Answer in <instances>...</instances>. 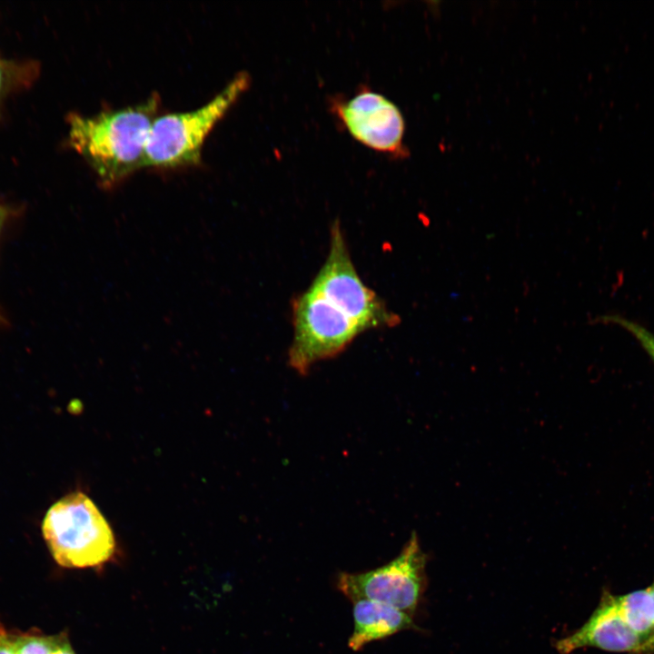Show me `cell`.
I'll list each match as a JSON object with an SVG mask.
<instances>
[{"label":"cell","mask_w":654,"mask_h":654,"mask_svg":"<svg viewBox=\"0 0 654 654\" xmlns=\"http://www.w3.org/2000/svg\"><path fill=\"white\" fill-rule=\"evenodd\" d=\"M250 83L248 73H238L202 106L157 115L148 135L144 167L173 170L199 164L207 136Z\"/></svg>","instance_id":"cell-2"},{"label":"cell","mask_w":654,"mask_h":654,"mask_svg":"<svg viewBox=\"0 0 654 654\" xmlns=\"http://www.w3.org/2000/svg\"><path fill=\"white\" fill-rule=\"evenodd\" d=\"M309 289L338 307L363 331L400 322V317L362 281L338 222L332 227L327 258Z\"/></svg>","instance_id":"cell-5"},{"label":"cell","mask_w":654,"mask_h":654,"mask_svg":"<svg viewBox=\"0 0 654 654\" xmlns=\"http://www.w3.org/2000/svg\"><path fill=\"white\" fill-rule=\"evenodd\" d=\"M52 654H75L74 651L67 635L63 639L58 647L54 650Z\"/></svg>","instance_id":"cell-13"},{"label":"cell","mask_w":654,"mask_h":654,"mask_svg":"<svg viewBox=\"0 0 654 654\" xmlns=\"http://www.w3.org/2000/svg\"><path fill=\"white\" fill-rule=\"evenodd\" d=\"M560 654H570L582 648H597L611 652H647L642 639L621 615L616 595L605 593L589 619L576 631L554 644Z\"/></svg>","instance_id":"cell-8"},{"label":"cell","mask_w":654,"mask_h":654,"mask_svg":"<svg viewBox=\"0 0 654 654\" xmlns=\"http://www.w3.org/2000/svg\"><path fill=\"white\" fill-rule=\"evenodd\" d=\"M0 654H15L10 633L0 624Z\"/></svg>","instance_id":"cell-12"},{"label":"cell","mask_w":654,"mask_h":654,"mask_svg":"<svg viewBox=\"0 0 654 654\" xmlns=\"http://www.w3.org/2000/svg\"><path fill=\"white\" fill-rule=\"evenodd\" d=\"M331 108L363 145L395 157L406 156L405 122L398 106L387 97L362 89L349 99L334 100Z\"/></svg>","instance_id":"cell-7"},{"label":"cell","mask_w":654,"mask_h":654,"mask_svg":"<svg viewBox=\"0 0 654 654\" xmlns=\"http://www.w3.org/2000/svg\"><path fill=\"white\" fill-rule=\"evenodd\" d=\"M425 564L426 556L413 533L392 560L364 572H342L336 587L352 602L374 600L411 616L425 589Z\"/></svg>","instance_id":"cell-6"},{"label":"cell","mask_w":654,"mask_h":654,"mask_svg":"<svg viewBox=\"0 0 654 654\" xmlns=\"http://www.w3.org/2000/svg\"><path fill=\"white\" fill-rule=\"evenodd\" d=\"M0 320H1V317H0Z\"/></svg>","instance_id":"cell-16"},{"label":"cell","mask_w":654,"mask_h":654,"mask_svg":"<svg viewBox=\"0 0 654 654\" xmlns=\"http://www.w3.org/2000/svg\"><path fill=\"white\" fill-rule=\"evenodd\" d=\"M594 322L618 325L626 330L639 342L654 363V333L643 325L619 314L600 315L595 318Z\"/></svg>","instance_id":"cell-11"},{"label":"cell","mask_w":654,"mask_h":654,"mask_svg":"<svg viewBox=\"0 0 654 654\" xmlns=\"http://www.w3.org/2000/svg\"><path fill=\"white\" fill-rule=\"evenodd\" d=\"M66 633L44 635L36 632L10 634L15 654H52Z\"/></svg>","instance_id":"cell-10"},{"label":"cell","mask_w":654,"mask_h":654,"mask_svg":"<svg viewBox=\"0 0 654 654\" xmlns=\"http://www.w3.org/2000/svg\"><path fill=\"white\" fill-rule=\"evenodd\" d=\"M160 104L158 94L142 103L69 117L71 146L87 162L104 190L119 186L144 167L145 148Z\"/></svg>","instance_id":"cell-1"},{"label":"cell","mask_w":654,"mask_h":654,"mask_svg":"<svg viewBox=\"0 0 654 654\" xmlns=\"http://www.w3.org/2000/svg\"><path fill=\"white\" fill-rule=\"evenodd\" d=\"M6 217H7L6 210L2 205H0V232H1V229L3 227V224H4Z\"/></svg>","instance_id":"cell-14"},{"label":"cell","mask_w":654,"mask_h":654,"mask_svg":"<svg viewBox=\"0 0 654 654\" xmlns=\"http://www.w3.org/2000/svg\"><path fill=\"white\" fill-rule=\"evenodd\" d=\"M293 338L288 362L306 374L315 362L336 356L362 328L320 294L308 289L292 303Z\"/></svg>","instance_id":"cell-4"},{"label":"cell","mask_w":654,"mask_h":654,"mask_svg":"<svg viewBox=\"0 0 654 654\" xmlns=\"http://www.w3.org/2000/svg\"><path fill=\"white\" fill-rule=\"evenodd\" d=\"M4 81H5L4 70H3L2 65L0 64V91L3 87Z\"/></svg>","instance_id":"cell-15"},{"label":"cell","mask_w":654,"mask_h":654,"mask_svg":"<svg viewBox=\"0 0 654 654\" xmlns=\"http://www.w3.org/2000/svg\"><path fill=\"white\" fill-rule=\"evenodd\" d=\"M42 533L54 560L71 569L96 568L115 552L113 530L84 493H69L46 511Z\"/></svg>","instance_id":"cell-3"},{"label":"cell","mask_w":654,"mask_h":654,"mask_svg":"<svg viewBox=\"0 0 654 654\" xmlns=\"http://www.w3.org/2000/svg\"><path fill=\"white\" fill-rule=\"evenodd\" d=\"M352 603L354 629L348 645L354 651L370 642L415 628L411 615L390 605L370 600Z\"/></svg>","instance_id":"cell-9"}]
</instances>
